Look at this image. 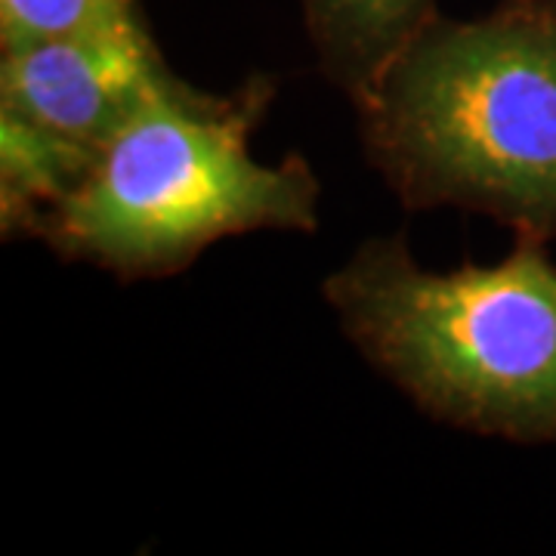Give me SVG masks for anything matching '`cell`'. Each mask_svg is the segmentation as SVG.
<instances>
[{"mask_svg":"<svg viewBox=\"0 0 556 556\" xmlns=\"http://www.w3.org/2000/svg\"><path fill=\"white\" fill-rule=\"evenodd\" d=\"M100 146L0 109V232L40 239L43 223L90 174Z\"/></svg>","mask_w":556,"mask_h":556,"instance_id":"5","label":"cell"},{"mask_svg":"<svg viewBox=\"0 0 556 556\" xmlns=\"http://www.w3.org/2000/svg\"><path fill=\"white\" fill-rule=\"evenodd\" d=\"M142 10L3 53L0 109L102 146L142 105L177 87Z\"/></svg>","mask_w":556,"mask_h":556,"instance_id":"4","label":"cell"},{"mask_svg":"<svg viewBox=\"0 0 556 556\" xmlns=\"http://www.w3.org/2000/svg\"><path fill=\"white\" fill-rule=\"evenodd\" d=\"M325 75L356 102L437 13L433 0H300Z\"/></svg>","mask_w":556,"mask_h":556,"instance_id":"6","label":"cell"},{"mask_svg":"<svg viewBox=\"0 0 556 556\" xmlns=\"http://www.w3.org/2000/svg\"><path fill=\"white\" fill-rule=\"evenodd\" d=\"M371 164L402 204H455L556 239V0L433 13L356 100Z\"/></svg>","mask_w":556,"mask_h":556,"instance_id":"1","label":"cell"},{"mask_svg":"<svg viewBox=\"0 0 556 556\" xmlns=\"http://www.w3.org/2000/svg\"><path fill=\"white\" fill-rule=\"evenodd\" d=\"M137 7L139 0H0V47L3 53L22 50L124 16Z\"/></svg>","mask_w":556,"mask_h":556,"instance_id":"7","label":"cell"},{"mask_svg":"<svg viewBox=\"0 0 556 556\" xmlns=\"http://www.w3.org/2000/svg\"><path fill=\"white\" fill-rule=\"evenodd\" d=\"M273 80L204 93L189 80L142 105L100 146L90 174L40 229L62 260L121 278L174 276L229 236L313 232L318 179L300 155L263 164L251 134Z\"/></svg>","mask_w":556,"mask_h":556,"instance_id":"3","label":"cell"},{"mask_svg":"<svg viewBox=\"0 0 556 556\" xmlns=\"http://www.w3.org/2000/svg\"><path fill=\"white\" fill-rule=\"evenodd\" d=\"M517 236L495 266L424 269L402 236L371 239L325 300L371 365L427 415L510 442H556V266Z\"/></svg>","mask_w":556,"mask_h":556,"instance_id":"2","label":"cell"}]
</instances>
